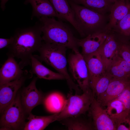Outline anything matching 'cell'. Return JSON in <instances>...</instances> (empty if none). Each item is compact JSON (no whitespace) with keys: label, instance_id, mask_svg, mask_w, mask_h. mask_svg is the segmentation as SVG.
<instances>
[{"label":"cell","instance_id":"cell-1","mask_svg":"<svg viewBox=\"0 0 130 130\" xmlns=\"http://www.w3.org/2000/svg\"><path fill=\"white\" fill-rule=\"evenodd\" d=\"M42 34L39 22L33 26L17 30L13 36V42L7 47V57L20 59L19 64L22 69L30 65L33 53L43 43Z\"/></svg>","mask_w":130,"mask_h":130},{"label":"cell","instance_id":"cell-2","mask_svg":"<svg viewBox=\"0 0 130 130\" xmlns=\"http://www.w3.org/2000/svg\"><path fill=\"white\" fill-rule=\"evenodd\" d=\"M43 41L65 46L72 50L78 49V39L66 24L54 17L39 19Z\"/></svg>","mask_w":130,"mask_h":130},{"label":"cell","instance_id":"cell-3","mask_svg":"<svg viewBox=\"0 0 130 130\" xmlns=\"http://www.w3.org/2000/svg\"><path fill=\"white\" fill-rule=\"evenodd\" d=\"M67 49L63 46L43 41L38 51L39 56H35L41 62H44L63 75L70 88L78 92L80 88L73 81L68 72L66 57Z\"/></svg>","mask_w":130,"mask_h":130},{"label":"cell","instance_id":"cell-4","mask_svg":"<svg viewBox=\"0 0 130 130\" xmlns=\"http://www.w3.org/2000/svg\"><path fill=\"white\" fill-rule=\"evenodd\" d=\"M68 0L74 12L81 37H85L90 34L105 30L106 25L105 15L76 4L70 0Z\"/></svg>","mask_w":130,"mask_h":130},{"label":"cell","instance_id":"cell-5","mask_svg":"<svg viewBox=\"0 0 130 130\" xmlns=\"http://www.w3.org/2000/svg\"><path fill=\"white\" fill-rule=\"evenodd\" d=\"M93 95L91 90L81 95L69 94L62 109L58 113L57 121L82 115L88 111Z\"/></svg>","mask_w":130,"mask_h":130},{"label":"cell","instance_id":"cell-6","mask_svg":"<svg viewBox=\"0 0 130 130\" xmlns=\"http://www.w3.org/2000/svg\"><path fill=\"white\" fill-rule=\"evenodd\" d=\"M26 114L18 92L14 101L1 114L0 130H23Z\"/></svg>","mask_w":130,"mask_h":130},{"label":"cell","instance_id":"cell-7","mask_svg":"<svg viewBox=\"0 0 130 130\" xmlns=\"http://www.w3.org/2000/svg\"><path fill=\"white\" fill-rule=\"evenodd\" d=\"M72 51L67 60L69 71L83 92L91 90L88 69L84 58L78 49Z\"/></svg>","mask_w":130,"mask_h":130},{"label":"cell","instance_id":"cell-8","mask_svg":"<svg viewBox=\"0 0 130 130\" xmlns=\"http://www.w3.org/2000/svg\"><path fill=\"white\" fill-rule=\"evenodd\" d=\"M102 107L93 94L88 111L92 119L94 130H117L116 124L108 115L106 109Z\"/></svg>","mask_w":130,"mask_h":130},{"label":"cell","instance_id":"cell-9","mask_svg":"<svg viewBox=\"0 0 130 130\" xmlns=\"http://www.w3.org/2000/svg\"><path fill=\"white\" fill-rule=\"evenodd\" d=\"M38 78H34L28 85L24 87L20 95L21 104L26 114H29L34 107L44 101L43 94L36 87Z\"/></svg>","mask_w":130,"mask_h":130},{"label":"cell","instance_id":"cell-10","mask_svg":"<svg viewBox=\"0 0 130 130\" xmlns=\"http://www.w3.org/2000/svg\"><path fill=\"white\" fill-rule=\"evenodd\" d=\"M29 72L20 78L0 85V112L1 114L15 99Z\"/></svg>","mask_w":130,"mask_h":130},{"label":"cell","instance_id":"cell-11","mask_svg":"<svg viewBox=\"0 0 130 130\" xmlns=\"http://www.w3.org/2000/svg\"><path fill=\"white\" fill-rule=\"evenodd\" d=\"M84 57L88 69L92 90L98 80L106 73L107 70L98 51Z\"/></svg>","mask_w":130,"mask_h":130},{"label":"cell","instance_id":"cell-12","mask_svg":"<svg viewBox=\"0 0 130 130\" xmlns=\"http://www.w3.org/2000/svg\"><path fill=\"white\" fill-rule=\"evenodd\" d=\"M22 69L14 58L8 56L0 69V85L18 79L29 72Z\"/></svg>","mask_w":130,"mask_h":130},{"label":"cell","instance_id":"cell-13","mask_svg":"<svg viewBox=\"0 0 130 130\" xmlns=\"http://www.w3.org/2000/svg\"><path fill=\"white\" fill-rule=\"evenodd\" d=\"M107 34L101 31L90 34L84 38L78 39V47L82 48L81 53L84 57L98 51L105 40Z\"/></svg>","mask_w":130,"mask_h":130},{"label":"cell","instance_id":"cell-14","mask_svg":"<svg viewBox=\"0 0 130 130\" xmlns=\"http://www.w3.org/2000/svg\"><path fill=\"white\" fill-rule=\"evenodd\" d=\"M130 83V78H113L104 93L97 100L102 106H106L110 101L117 98Z\"/></svg>","mask_w":130,"mask_h":130},{"label":"cell","instance_id":"cell-15","mask_svg":"<svg viewBox=\"0 0 130 130\" xmlns=\"http://www.w3.org/2000/svg\"><path fill=\"white\" fill-rule=\"evenodd\" d=\"M130 12V0H118L114 3L110 11L109 21L106 27V30L113 29Z\"/></svg>","mask_w":130,"mask_h":130},{"label":"cell","instance_id":"cell-16","mask_svg":"<svg viewBox=\"0 0 130 130\" xmlns=\"http://www.w3.org/2000/svg\"><path fill=\"white\" fill-rule=\"evenodd\" d=\"M119 45L112 35L107 34L106 38L98 51L107 70L118 55Z\"/></svg>","mask_w":130,"mask_h":130},{"label":"cell","instance_id":"cell-17","mask_svg":"<svg viewBox=\"0 0 130 130\" xmlns=\"http://www.w3.org/2000/svg\"><path fill=\"white\" fill-rule=\"evenodd\" d=\"M58 19L70 23L79 34L80 32L76 21L74 12L68 0H49Z\"/></svg>","mask_w":130,"mask_h":130},{"label":"cell","instance_id":"cell-18","mask_svg":"<svg viewBox=\"0 0 130 130\" xmlns=\"http://www.w3.org/2000/svg\"><path fill=\"white\" fill-rule=\"evenodd\" d=\"M24 3L30 4L32 6V20L35 17L38 19L43 17L58 18L49 0H25Z\"/></svg>","mask_w":130,"mask_h":130},{"label":"cell","instance_id":"cell-19","mask_svg":"<svg viewBox=\"0 0 130 130\" xmlns=\"http://www.w3.org/2000/svg\"><path fill=\"white\" fill-rule=\"evenodd\" d=\"M106 107L105 109L108 114L117 127L123 123H127L128 117L125 108L123 103L117 98L109 102Z\"/></svg>","mask_w":130,"mask_h":130},{"label":"cell","instance_id":"cell-20","mask_svg":"<svg viewBox=\"0 0 130 130\" xmlns=\"http://www.w3.org/2000/svg\"><path fill=\"white\" fill-rule=\"evenodd\" d=\"M30 65L31 68L30 71L35 74L38 78L49 80L65 79L62 74L55 72L44 66L35 55L32 57Z\"/></svg>","mask_w":130,"mask_h":130},{"label":"cell","instance_id":"cell-21","mask_svg":"<svg viewBox=\"0 0 130 130\" xmlns=\"http://www.w3.org/2000/svg\"><path fill=\"white\" fill-rule=\"evenodd\" d=\"M58 113L49 116H38L31 113L29 114L28 121L26 123L23 129L24 130H42L50 124L57 121Z\"/></svg>","mask_w":130,"mask_h":130},{"label":"cell","instance_id":"cell-22","mask_svg":"<svg viewBox=\"0 0 130 130\" xmlns=\"http://www.w3.org/2000/svg\"><path fill=\"white\" fill-rule=\"evenodd\" d=\"M107 72L113 78H130V67L119 54Z\"/></svg>","mask_w":130,"mask_h":130},{"label":"cell","instance_id":"cell-23","mask_svg":"<svg viewBox=\"0 0 130 130\" xmlns=\"http://www.w3.org/2000/svg\"><path fill=\"white\" fill-rule=\"evenodd\" d=\"M101 14L105 15L110 11L113 3L107 0H70Z\"/></svg>","mask_w":130,"mask_h":130},{"label":"cell","instance_id":"cell-24","mask_svg":"<svg viewBox=\"0 0 130 130\" xmlns=\"http://www.w3.org/2000/svg\"><path fill=\"white\" fill-rule=\"evenodd\" d=\"M81 115L68 117L60 121L63 125L65 126L68 130H94L92 122H91L81 118L80 117Z\"/></svg>","mask_w":130,"mask_h":130},{"label":"cell","instance_id":"cell-25","mask_svg":"<svg viewBox=\"0 0 130 130\" xmlns=\"http://www.w3.org/2000/svg\"><path fill=\"white\" fill-rule=\"evenodd\" d=\"M65 100L57 93H53L49 95L44 99V102L47 110L51 112H59L62 109Z\"/></svg>","mask_w":130,"mask_h":130},{"label":"cell","instance_id":"cell-26","mask_svg":"<svg viewBox=\"0 0 130 130\" xmlns=\"http://www.w3.org/2000/svg\"><path fill=\"white\" fill-rule=\"evenodd\" d=\"M112 78L107 72L97 81L92 90L94 96H96L97 100L105 91Z\"/></svg>","mask_w":130,"mask_h":130},{"label":"cell","instance_id":"cell-27","mask_svg":"<svg viewBox=\"0 0 130 130\" xmlns=\"http://www.w3.org/2000/svg\"><path fill=\"white\" fill-rule=\"evenodd\" d=\"M126 36H130V12L113 29Z\"/></svg>","mask_w":130,"mask_h":130},{"label":"cell","instance_id":"cell-28","mask_svg":"<svg viewBox=\"0 0 130 130\" xmlns=\"http://www.w3.org/2000/svg\"><path fill=\"white\" fill-rule=\"evenodd\" d=\"M117 98L124 104L127 111L128 119L130 115V83Z\"/></svg>","mask_w":130,"mask_h":130},{"label":"cell","instance_id":"cell-29","mask_svg":"<svg viewBox=\"0 0 130 130\" xmlns=\"http://www.w3.org/2000/svg\"><path fill=\"white\" fill-rule=\"evenodd\" d=\"M118 54L130 67V45L126 43L119 45Z\"/></svg>","mask_w":130,"mask_h":130},{"label":"cell","instance_id":"cell-30","mask_svg":"<svg viewBox=\"0 0 130 130\" xmlns=\"http://www.w3.org/2000/svg\"><path fill=\"white\" fill-rule=\"evenodd\" d=\"M13 37L12 36L9 38H0V49H1L8 47L11 45L13 41Z\"/></svg>","mask_w":130,"mask_h":130},{"label":"cell","instance_id":"cell-31","mask_svg":"<svg viewBox=\"0 0 130 130\" xmlns=\"http://www.w3.org/2000/svg\"><path fill=\"white\" fill-rule=\"evenodd\" d=\"M117 130H130L129 128H128L125 125L121 124L118 125L117 128Z\"/></svg>","mask_w":130,"mask_h":130},{"label":"cell","instance_id":"cell-32","mask_svg":"<svg viewBox=\"0 0 130 130\" xmlns=\"http://www.w3.org/2000/svg\"><path fill=\"white\" fill-rule=\"evenodd\" d=\"M9 0H1L0 7L3 11L4 10L6 7L5 5Z\"/></svg>","mask_w":130,"mask_h":130},{"label":"cell","instance_id":"cell-33","mask_svg":"<svg viewBox=\"0 0 130 130\" xmlns=\"http://www.w3.org/2000/svg\"><path fill=\"white\" fill-rule=\"evenodd\" d=\"M127 123L129 125V128L130 130V116L128 120V121L127 122Z\"/></svg>","mask_w":130,"mask_h":130},{"label":"cell","instance_id":"cell-34","mask_svg":"<svg viewBox=\"0 0 130 130\" xmlns=\"http://www.w3.org/2000/svg\"><path fill=\"white\" fill-rule=\"evenodd\" d=\"M112 3H114L118 0H107Z\"/></svg>","mask_w":130,"mask_h":130},{"label":"cell","instance_id":"cell-35","mask_svg":"<svg viewBox=\"0 0 130 130\" xmlns=\"http://www.w3.org/2000/svg\"></svg>","mask_w":130,"mask_h":130}]
</instances>
